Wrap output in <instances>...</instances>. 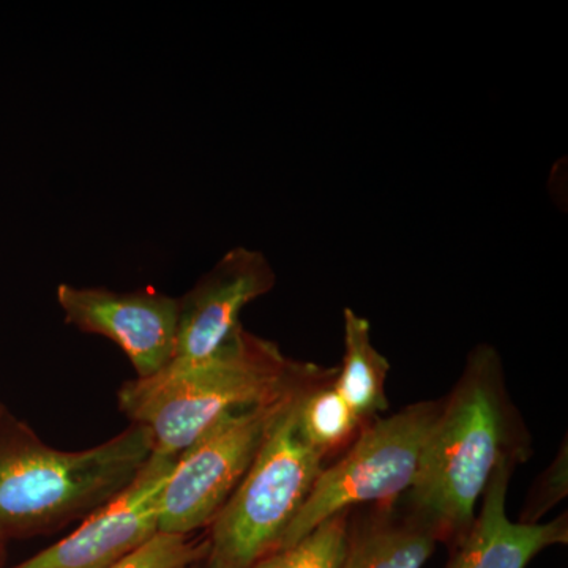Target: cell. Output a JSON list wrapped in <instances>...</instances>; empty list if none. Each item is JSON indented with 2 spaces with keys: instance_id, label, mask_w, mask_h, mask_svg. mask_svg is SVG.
Segmentation results:
<instances>
[{
  "instance_id": "6da1fadb",
  "label": "cell",
  "mask_w": 568,
  "mask_h": 568,
  "mask_svg": "<svg viewBox=\"0 0 568 568\" xmlns=\"http://www.w3.org/2000/svg\"><path fill=\"white\" fill-rule=\"evenodd\" d=\"M529 455V433L508 396L499 353L488 345L474 347L443 399L413 487L399 500L455 548L473 526L477 503L500 463L519 465Z\"/></svg>"
},
{
  "instance_id": "7a4b0ae2",
  "label": "cell",
  "mask_w": 568,
  "mask_h": 568,
  "mask_svg": "<svg viewBox=\"0 0 568 568\" xmlns=\"http://www.w3.org/2000/svg\"><path fill=\"white\" fill-rule=\"evenodd\" d=\"M336 368L286 357L244 325L203 364L133 379L119 390L132 424L148 426L153 452L179 457L224 418L331 384Z\"/></svg>"
},
{
  "instance_id": "3957f363",
  "label": "cell",
  "mask_w": 568,
  "mask_h": 568,
  "mask_svg": "<svg viewBox=\"0 0 568 568\" xmlns=\"http://www.w3.org/2000/svg\"><path fill=\"white\" fill-rule=\"evenodd\" d=\"M153 454L148 426L132 424L85 450L48 446L0 406V537H32L82 521L136 478Z\"/></svg>"
},
{
  "instance_id": "277c9868",
  "label": "cell",
  "mask_w": 568,
  "mask_h": 568,
  "mask_svg": "<svg viewBox=\"0 0 568 568\" xmlns=\"http://www.w3.org/2000/svg\"><path fill=\"white\" fill-rule=\"evenodd\" d=\"M302 396L283 410L244 480L205 529V559L213 568H252L275 551L323 473V455L298 429Z\"/></svg>"
},
{
  "instance_id": "5b68a950",
  "label": "cell",
  "mask_w": 568,
  "mask_h": 568,
  "mask_svg": "<svg viewBox=\"0 0 568 568\" xmlns=\"http://www.w3.org/2000/svg\"><path fill=\"white\" fill-rule=\"evenodd\" d=\"M440 407L443 399L418 402L366 425L343 457L324 467L276 549L291 547L335 515L405 495Z\"/></svg>"
},
{
  "instance_id": "8992f818",
  "label": "cell",
  "mask_w": 568,
  "mask_h": 568,
  "mask_svg": "<svg viewBox=\"0 0 568 568\" xmlns=\"http://www.w3.org/2000/svg\"><path fill=\"white\" fill-rule=\"evenodd\" d=\"M298 396L224 418L182 452L160 496V532L192 536L207 529Z\"/></svg>"
},
{
  "instance_id": "52a82bcc",
  "label": "cell",
  "mask_w": 568,
  "mask_h": 568,
  "mask_svg": "<svg viewBox=\"0 0 568 568\" xmlns=\"http://www.w3.org/2000/svg\"><path fill=\"white\" fill-rule=\"evenodd\" d=\"M178 457L153 452L121 495L62 540L9 568H106L159 534L160 496Z\"/></svg>"
},
{
  "instance_id": "ba28073f",
  "label": "cell",
  "mask_w": 568,
  "mask_h": 568,
  "mask_svg": "<svg viewBox=\"0 0 568 568\" xmlns=\"http://www.w3.org/2000/svg\"><path fill=\"white\" fill-rule=\"evenodd\" d=\"M58 302L65 323L84 334L100 335L121 347L136 379L159 375L174 355L179 298L153 287L114 293L106 287L61 284Z\"/></svg>"
},
{
  "instance_id": "9c48e42d",
  "label": "cell",
  "mask_w": 568,
  "mask_h": 568,
  "mask_svg": "<svg viewBox=\"0 0 568 568\" xmlns=\"http://www.w3.org/2000/svg\"><path fill=\"white\" fill-rule=\"evenodd\" d=\"M276 276L267 257L237 246L224 254L179 298L174 355L163 372L203 364L242 327L246 305L274 290Z\"/></svg>"
},
{
  "instance_id": "30bf717a",
  "label": "cell",
  "mask_w": 568,
  "mask_h": 568,
  "mask_svg": "<svg viewBox=\"0 0 568 568\" xmlns=\"http://www.w3.org/2000/svg\"><path fill=\"white\" fill-rule=\"evenodd\" d=\"M517 466V462L507 459L493 473L480 511L454 548L447 568H528L544 549L567 544V514L537 525L507 517L508 485Z\"/></svg>"
},
{
  "instance_id": "8fae6325",
  "label": "cell",
  "mask_w": 568,
  "mask_h": 568,
  "mask_svg": "<svg viewBox=\"0 0 568 568\" xmlns=\"http://www.w3.org/2000/svg\"><path fill=\"white\" fill-rule=\"evenodd\" d=\"M435 529L395 499L351 517L342 568H424L435 552Z\"/></svg>"
},
{
  "instance_id": "7c38bea8",
  "label": "cell",
  "mask_w": 568,
  "mask_h": 568,
  "mask_svg": "<svg viewBox=\"0 0 568 568\" xmlns=\"http://www.w3.org/2000/svg\"><path fill=\"white\" fill-rule=\"evenodd\" d=\"M343 325L345 355L334 387L362 424L368 425L388 409L386 384L390 364L373 345L369 323L364 316L345 308Z\"/></svg>"
},
{
  "instance_id": "4fadbf2b",
  "label": "cell",
  "mask_w": 568,
  "mask_h": 568,
  "mask_svg": "<svg viewBox=\"0 0 568 568\" xmlns=\"http://www.w3.org/2000/svg\"><path fill=\"white\" fill-rule=\"evenodd\" d=\"M302 436L325 462L347 450L366 425L335 390L334 381L302 396L297 407Z\"/></svg>"
},
{
  "instance_id": "5bb4252c",
  "label": "cell",
  "mask_w": 568,
  "mask_h": 568,
  "mask_svg": "<svg viewBox=\"0 0 568 568\" xmlns=\"http://www.w3.org/2000/svg\"><path fill=\"white\" fill-rule=\"evenodd\" d=\"M351 511L325 519L291 547L268 552L252 568H342Z\"/></svg>"
},
{
  "instance_id": "9a60e30c",
  "label": "cell",
  "mask_w": 568,
  "mask_h": 568,
  "mask_svg": "<svg viewBox=\"0 0 568 568\" xmlns=\"http://www.w3.org/2000/svg\"><path fill=\"white\" fill-rule=\"evenodd\" d=\"M207 552V530L192 536L159 532L106 568H183L205 558Z\"/></svg>"
},
{
  "instance_id": "2e32d148",
  "label": "cell",
  "mask_w": 568,
  "mask_h": 568,
  "mask_svg": "<svg viewBox=\"0 0 568 568\" xmlns=\"http://www.w3.org/2000/svg\"><path fill=\"white\" fill-rule=\"evenodd\" d=\"M567 440H564V448H560L558 457L530 489L528 503L519 515V523L537 525L547 511L558 506L567 496Z\"/></svg>"
},
{
  "instance_id": "e0dca14e",
  "label": "cell",
  "mask_w": 568,
  "mask_h": 568,
  "mask_svg": "<svg viewBox=\"0 0 568 568\" xmlns=\"http://www.w3.org/2000/svg\"><path fill=\"white\" fill-rule=\"evenodd\" d=\"M183 568H213L211 564L207 562V559L203 558L197 560V562L190 564V566Z\"/></svg>"
},
{
  "instance_id": "ac0fdd59",
  "label": "cell",
  "mask_w": 568,
  "mask_h": 568,
  "mask_svg": "<svg viewBox=\"0 0 568 568\" xmlns=\"http://www.w3.org/2000/svg\"><path fill=\"white\" fill-rule=\"evenodd\" d=\"M3 552H6V540H3L2 537H0V562H2ZM0 568H2V567H0Z\"/></svg>"
},
{
  "instance_id": "d6986e66",
  "label": "cell",
  "mask_w": 568,
  "mask_h": 568,
  "mask_svg": "<svg viewBox=\"0 0 568 568\" xmlns=\"http://www.w3.org/2000/svg\"><path fill=\"white\" fill-rule=\"evenodd\" d=\"M0 406H2V402H0Z\"/></svg>"
}]
</instances>
